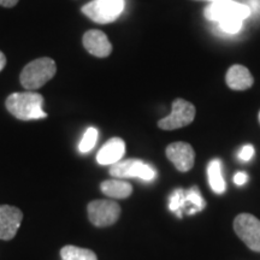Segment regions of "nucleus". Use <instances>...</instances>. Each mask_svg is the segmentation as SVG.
<instances>
[{
    "label": "nucleus",
    "instance_id": "obj_1",
    "mask_svg": "<svg viewBox=\"0 0 260 260\" xmlns=\"http://www.w3.org/2000/svg\"><path fill=\"white\" fill-rule=\"evenodd\" d=\"M44 96L34 90L10 94L5 102L6 110L19 121L44 119L47 113L42 110Z\"/></svg>",
    "mask_w": 260,
    "mask_h": 260
},
{
    "label": "nucleus",
    "instance_id": "obj_2",
    "mask_svg": "<svg viewBox=\"0 0 260 260\" xmlns=\"http://www.w3.org/2000/svg\"><path fill=\"white\" fill-rule=\"evenodd\" d=\"M56 74V61L50 57H41L25 65L19 75V82L27 90H37L53 79Z\"/></svg>",
    "mask_w": 260,
    "mask_h": 260
},
{
    "label": "nucleus",
    "instance_id": "obj_3",
    "mask_svg": "<svg viewBox=\"0 0 260 260\" xmlns=\"http://www.w3.org/2000/svg\"><path fill=\"white\" fill-rule=\"evenodd\" d=\"M124 0H93L82 8L83 15L99 24L115 22L124 10Z\"/></svg>",
    "mask_w": 260,
    "mask_h": 260
},
{
    "label": "nucleus",
    "instance_id": "obj_4",
    "mask_svg": "<svg viewBox=\"0 0 260 260\" xmlns=\"http://www.w3.org/2000/svg\"><path fill=\"white\" fill-rule=\"evenodd\" d=\"M169 209L171 212L177 214V217L182 218L184 212L188 214H194L200 212L205 209V200L201 197L198 188L190 189H176L172 191L169 199Z\"/></svg>",
    "mask_w": 260,
    "mask_h": 260
},
{
    "label": "nucleus",
    "instance_id": "obj_5",
    "mask_svg": "<svg viewBox=\"0 0 260 260\" xmlns=\"http://www.w3.org/2000/svg\"><path fill=\"white\" fill-rule=\"evenodd\" d=\"M110 175L115 178L138 177L146 182L153 181L157 177V171L147 162L140 159H125L110 167Z\"/></svg>",
    "mask_w": 260,
    "mask_h": 260
},
{
    "label": "nucleus",
    "instance_id": "obj_6",
    "mask_svg": "<svg viewBox=\"0 0 260 260\" xmlns=\"http://www.w3.org/2000/svg\"><path fill=\"white\" fill-rule=\"evenodd\" d=\"M172 111L170 115H168L164 118H161L158 122V126L162 130H175L183 128V126L189 125L191 122L194 121L195 113V106L193 104L187 102V100L178 99L174 100L172 103Z\"/></svg>",
    "mask_w": 260,
    "mask_h": 260
},
{
    "label": "nucleus",
    "instance_id": "obj_7",
    "mask_svg": "<svg viewBox=\"0 0 260 260\" xmlns=\"http://www.w3.org/2000/svg\"><path fill=\"white\" fill-rule=\"evenodd\" d=\"M93 225L105 228L113 225L121 216V206L112 200H93L87 207Z\"/></svg>",
    "mask_w": 260,
    "mask_h": 260
},
{
    "label": "nucleus",
    "instance_id": "obj_8",
    "mask_svg": "<svg viewBox=\"0 0 260 260\" xmlns=\"http://www.w3.org/2000/svg\"><path fill=\"white\" fill-rule=\"evenodd\" d=\"M234 230L248 248L260 252V220L256 217L249 213L239 214L234 220Z\"/></svg>",
    "mask_w": 260,
    "mask_h": 260
},
{
    "label": "nucleus",
    "instance_id": "obj_9",
    "mask_svg": "<svg viewBox=\"0 0 260 260\" xmlns=\"http://www.w3.org/2000/svg\"><path fill=\"white\" fill-rule=\"evenodd\" d=\"M204 14L209 21L219 22L228 17H237L243 21L251 16V10L246 4L233 0H216L207 6Z\"/></svg>",
    "mask_w": 260,
    "mask_h": 260
},
{
    "label": "nucleus",
    "instance_id": "obj_10",
    "mask_svg": "<svg viewBox=\"0 0 260 260\" xmlns=\"http://www.w3.org/2000/svg\"><path fill=\"white\" fill-rule=\"evenodd\" d=\"M165 153L178 171L187 172L194 167L195 152L188 142H172L167 147Z\"/></svg>",
    "mask_w": 260,
    "mask_h": 260
},
{
    "label": "nucleus",
    "instance_id": "obj_11",
    "mask_svg": "<svg viewBox=\"0 0 260 260\" xmlns=\"http://www.w3.org/2000/svg\"><path fill=\"white\" fill-rule=\"evenodd\" d=\"M23 213L15 206L0 205V240L10 241L21 226Z\"/></svg>",
    "mask_w": 260,
    "mask_h": 260
},
{
    "label": "nucleus",
    "instance_id": "obj_12",
    "mask_svg": "<svg viewBox=\"0 0 260 260\" xmlns=\"http://www.w3.org/2000/svg\"><path fill=\"white\" fill-rule=\"evenodd\" d=\"M82 42L84 48L94 57L106 58L112 52V45L107 35L98 29H90L84 32Z\"/></svg>",
    "mask_w": 260,
    "mask_h": 260
},
{
    "label": "nucleus",
    "instance_id": "obj_13",
    "mask_svg": "<svg viewBox=\"0 0 260 260\" xmlns=\"http://www.w3.org/2000/svg\"><path fill=\"white\" fill-rule=\"evenodd\" d=\"M125 153V142L121 138H112L100 148L96 161L100 165H112L121 161Z\"/></svg>",
    "mask_w": 260,
    "mask_h": 260
},
{
    "label": "nucleus",
    "instance_id": "obj_14",
    "mask_svg": "<svg viewBox=\"0 0 260 260\" xmlns=\"http://www.w3.org/2000/svg\"><path fill=\"white\" fill-rule=\"evenodd\" d=\"M225 81L228 87L234 90H246L251 88L254 83L252 74L243 65L236 64L229 68L228 70Z\"/></svg>",
    "mask_w": 260,
    "mask_h": 260
},
{
    "label": "nucleus",
    "instance_id": "obj_15",
    "mask_svg": "<svg viewBox=\"0 0 260 260\" xmlns=\"http://www.w3.org/2000/svg\"><path fill=\"white\" fill-rule=\"evenodd\" d=\"M100 189L107 197L112 199H125L132 195L133 186L128 182L121 180V178H115V180H107L102 182Z\"/></svg>",
    "mask_w": 260,
    "mask_h": 260
},
{
    "label": "nucleus",
    "instance_id": "obj_16",
    "mask_svg": "<svg viewBox=\"0 0 260 260\" xmlns=\"http://www.w3.org/2000/svg\"><path fill=\"white\" fill-rule=\"evenodd\" d=\"M207 177H209V183L211 189L214 193L222 194L225 191V181H224L222 175V162L219 159H213L207 168Z\"/></svg>",
    "mask_w": 260,
    "mask_h": 260
},
{
    "label": "nucleus",
    "instance_id": "obj_17",
    "mask_svg": "<svg viewBox=\"0 0 260 260\" xmlns=\"http://www.w3.org/2000/svg\"><path fill=\"white\" fill-rule=\"evenodd\" d=\"M61 260H98V256L88 248L76 246H64L60 249Z\"/></svg>",
    "mask_w": 260,
    "mask_h": 260
},
{
    "label": "nucleus",
    "instance_id": "obj_18",
    "mask_svg": "<svg viewBox=\"0 0 260 260\" xmlns=\"http://www.w3.org/2000/svg\"><path fill=\"white\" fill-rule=\"evenodd\" d=\"M96 140L98 129L94 128V126H90V128L86 130L82 140H81L79 145V151L81 153H88V152H90L94 148V146H95Z\"/></svg>",
    "mask_w": 260,
    "mask_h": 260
},
{
    "label": "nucleus",
    "instance_id": "obj_19",
    "mask_svg": "<svg viewBox=\"0 0 260 260\" xmlns=\"http://www.w3.org/2000/svg\"><path fill=\"white\" fill-rule=\"evenodd\" d=\"M242 19L237 17H228L224 18L222 21H219V27L224 32H228V34H236L241 30L242 28Z\"/></svg>",
    "mask_w": 260,
    "mask_h": 260
},
{
    "label": "nucleus",
    "instance_id": "obj_20",
    "mask_svg": "<svg viewBox=\"0 0 260 260\" xmlns=\"http://www.w3.org/2000/svg\"><path fill=\"white\" fill-rule=\"evenodd\" d=\"M254 155V147L252 145H245L240 151L239 158L243 161H249Z\"/></svg>",
    "mask_w": 260,
    "mask_h": 260
},
{
    "label": "nucleus",
    "instance_id": "obj_21",
    "mask_svg": "<svg viewBox=\"0 0 260 260\" xmlns=\"http://www.w3.org/2000/svg\"><path fill=\"white\" fill-rule=\"evenodd\" d=\"M247 181H248V175L246 172H236V175L234 176V182H235L236 186H243L247 183Z\"/></svg>",
    "mask_w": 260,
    "mask_h": 260
},
{
    "label": "nucleus",
    "instance_id": "obj_22",
    "mask_svg": "<svg viewBox=\"0 0 260 260\" xmlns=\"http://www.w3.org/2000/svg\"><path fill=\"white\" fill-rule=\"evenodd\" d=\"M246 5L251 10V15L260 14V0H248V4Z\"/></svg>",
    "mask_w": 260,
    "mask_h": 260
},
{
    "label": "nucleus",
    "instance_id": "obj_23",
    "mask_svg": "<svg viewBox=\"0 0 260 260\" xmlns=\"http://www.w3.org/2000/svg\"><path fill=\"white\" fill-rule=\"evenodd\" d=\"M19 0H0V6H3V8H14L18 4Z\"/></svg>",
    "mask_w": 260,
    "mask_h": 260
},
{
    "label": "nucleus",
    "instance_id": "obj_24",
    "mask_svg": "<svg viewBox=\"0 0 260 260\" xmlns=\"http://www.w3.org/2000/svg\"><path fill=\"white\" fill-rule=\"evenodd\" d=\"M5 65H6V57L5 54L0 51V73H2L3 69H4Z\"/></svg>",
    "mask_w": 260,
    "mask_h": 260
},
{
    "label": "nucleus",
    "instance_id": "obj_25",
    "mask_svg": "<svg viewBox=\"0 0 260 260\" xmlns=\"http://www.w3.org/2000/svg\"><path fill=\"white\" fill-rule=\"evenodd\" d=\"M205 2H210V3H213V2H216V0H205Z\"/></svg>",
    "mask_w": 260,
    "mask_h": 260
},
{
    "label": "nucleus",
    "instance_id": "obj_26",
    "mask_svg": "<svg viewBox=\"0 0 260 260\" xmlns=\"http://www.w3.org/2000/svg\"><path fill=\"white\" fill-rule=\"evenodd\" d=\"M258 117H259V122H260V111H259V116Z\"/></svg>",
    "mask_w": 260,
    "mask_h": 260
}]
</instances>
